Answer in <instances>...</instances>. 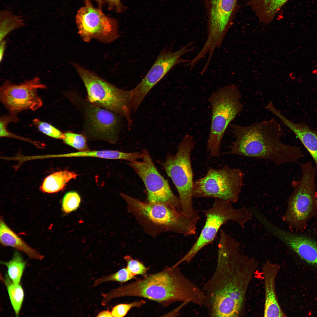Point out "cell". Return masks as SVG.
I'll list each match as a JSON object with an SVG mask.
<instances>
[{"label": "cell", "mask_w": 317, "mask_h": 317, "mask_svg": "<svg viewBox=\"0 0 317 317\" xmlns=\"http://www.w3.org/2000/svg\"><path fill=\"white\" fill-rule=\"evenodd\" d=\"M0 241L5 246L10 247L22 252L30 258L42 260L44 256L28 245L6 224L2 218L0 220Z\"/></svg>", "instance_id": "cell-20"}, {"label": "cell", "mask_w": 317, "mask_h": 317, "mask_svg": "<svg viewBox=\"0 0 317 317\" xmlns=\"http://www.w3.org/2000/svg\"><path fill=\"white\" fill-rule=\"evenodd\" d=\"M244 173L240 169L225 165L221 168L209 167L206 175L194 181L193 198H210L236 202L242 186Z\"/></svg>", "instance_id": "cell-10"}, {"label": "cell", "mask_w": 317, "mask_h": 317, "mask_svg": "<svg viewBox=\"0 0 317 317\" xmlns=\"http://www.w3.org/2000/svg\"><path fill=\"white\" fill-rule=\"evenodd\" d=\"M107 5L109 10H114L118 13L124 11L127 8L122 3L120 0H103Z\"/></svg>", "instance_id": "cell-33"}, {"label": "cell", "mask_w": 317, "mask_h": 317, "mask_svg": "<svg viewBox=\"0 0 317 317\" xmlns=\"http://www.w3.org/2000/svg\"><path fill=\"white\" fill-rule=\"evenodd\" d=\"M279 269V265L269 261L264 263L262 266L265 292L264 317L286 316L280 306L276 294L275 280Z\"/></svg>", "instance_id": "cell-18"}, {"label": "cell", "mask_w": 317, "mask_h": 317, "mask_svg": "<svg viewBox=\"0 0 317 317\" xmlns=\"http://www.w3.org/2000/svg\"><path fill=\"white\" fill-rule=\"evenodd\" d=\"M230 130L235 139L228 154L269 160L275 166L297 163L304 156L300 147L281 141L284 133L280 124L274 119L247 126L232 124Z\"/></svg>", "instance_id": "cell-3"}, {"label": "cell", "mask_w": 317, "mask_h": 317, "mask_svg": "<svg viewBox=\"0 0 317 317\" xmlns=\"http://www.w3.org/2000/svg\"><path fill=\"white\" fill-rule=\"evenodd\" d=\"M97 317H112L111 311L108 310L103 311L100 313L97 316Z\"/></svg>", "instance_id": "cell-35"}, {"label": "cell", "mask_w": 317, "mask_h": 317, "mask_svg": "<svg viewBox=\"0 0 317 317\" xmlns=\"http://www.w3.org/2000/svg\"><path fill=\"white\" fill-rule=\"evenodd\" d=\"M146 301L143 300L136 301L128 303H122L112 308L111 311L112 317H122L127 315L129 311L134 307L138 308L144 304Z\"/></svg>", "instance_id": "cell-31"}, {"label": "cell", "mask_w": 317, "mask_h": 317, "mask_svg": "<svg viewBox=\"0 0 317 317\" xmlns=\"http://www.w3.org/2000/svg\"><path fill=\"white\" fill-rule=\"evenodd\" d=\"M289 0H249L246 5L254 12L259 21L267 25Z\"/></svg>", "instance_id": "cell-21"}, {"label": "cell", "mask_w": 317, "mask_h": 317, "mask_svg": "<svg viewBox=\"0 0 317 317\" xmlns=\"http://www.w3.org/2000/svg\"><path fill=\"white\" fill-rule=\"evenodd\" d=\"M73 65L86 88L91 103L112 111L125 118L129 128L132 125L130 91L120 89L79 65Z\"/></svg>", "instance_id": "cell-8"}, {"label": "cell", "mask_w": 317, "mask_h": 317, "mask_svg": "<svg viewBox=\"0 0 317 317\" xmlns=\"http://www.w3.org/2000/svg\"><path fill=\"white\" fill-rule=\"evenodd\" d=\"M120 195L128 211L151 236L167 232L185 235L195 234L197 222L177 209L162 203L142 202L123 193Z\"/></svg>", "instance_id": "cell-4"}, {"label": "cell", "mask_w": 317, "mask_h": 317, "mask_svg": "<svg viewBox=\"0 0 317 317\" xmlns=\"http://www.w3.org/2000/svg\"><path fill=\"white\" fill-rule=\"evenodd\" d=\"M75 20L78 33L86 42L95 38L109 43L119 37L116 20L106 16L102 9L94 7L92 3L80 8Z\"/></svg>", "instance_id": "cell-12"}, {"label": "cell", "mask_w": 317, "mask_h": 317, "mask_svg": "<svg viewBox=\"0 0 317 317\" xmlns=\"http://www.w3.org/2000/svg\"><path fill=\"white\" fill-rule=\"evenodd\" d=\"M80 100L82 103L84 118V135L91 139L115 143L118 139L122 117L112 111L92 104L87 100L82 99Z\"/></svg>", "instance_id": "cell-14"}, {"label": "cell", "mask_w": 317, "mask_h": 317, "mask_svg": "<svg viewBox=\"0 0 317 317\" xmlns=\"http://www.w3.org/2000/svg\"><path fill=\"white\" fill-rule=\"evenodd\" d=\"M33 123L40 131L47 136L58 139H63V133L50 124L38 118L33 119Z\"/></svg>", "instance_id": "cell-29"}, {"label": "cell", "mask_w": 317, "mask_h": 317, "mask_svg": "<svg viewBox=\"0 0 317 317\" xmlns=\"http://www.w3.org/2000/svg\"><path fill=\"white\" fill-rule=\"evenodd\" d=\"M141 161L128 164L141 179L146 188L148 202L162 203L181 211L179 198L171 190L168 182L159 173L148 151L144 150Z\"/></svg>", "instance_id": "cell-11"}, {"label": "cell", "mask_w": 317, "mask_h": 317, "mask_svg": "<svg viewBox=\"0 0 317 317\" xmlns=\"http://www.w3.org/2000/svg\"><path fill=\"white\" fill-rule=\"evenodd\" d=\"M202 74H202L201 75H202Z\"/></svg>", "instance_id": "cell-37"}, {"label": "cell", "mask_w": 317, "mask_h": 317, "mask_svg": "<svg viewBox=\"0 0 317 317\" xmlns=\"http://www.w3.org/2000/svg\"><path fill=\"white\" fill-rule=\"evenodd\" d=\"M25 25L24 21L20 16L13 14L8 10L0 13V41L10 32Z\"/></svg>", "instance_id": "cell-24"}, {"label": "cell", "mask_w": 317, "mask_h": 317, "mask_svg": "<svg viewBox=\"0 0 317 317\" xmlns=\"http://www.w3.org/2000/svg\"><path fill=\"white\" fill-rule=\"evenodd\" d=\"M192 44V42L188 43L175 51L165 49L162 50L145 77L130 90L134 112L136 111L150 91L172 68L179 64L189 62L181 57L193 49V47H191Z\"/></svg>", "instance_id": "cell-15"}, {"label": "cell", "mask_w": 317, "mask_h": 317, "mask_svg": "<svg viewBox=\"0 0 317 317\" xmlns=\"http://www.w3.org/2000/svg\"><path fill=\"white\" fill-rule=\"evenodd\" d=\"M195 144L192 135H186L178 145L176 153L167 155L162 165L177 189L181 212L197 222L200 216L193 205L194 181L191 161Z\"/></svg>", "instance_id": "cell-6"}, {"label": "cell", "mask_w": 317, "mask_h": 317, "mask_svg": "<svg viewBox=\"0 0 317 317\" xmlns=\"http://www.w3.org/2000/svg\"><path fill=\"white\" fill-rule=\"evenodd\" d=\"M274 114L299 139L313 158L317 171V132L311 129L304 123L292 122L278 109L274 110Z\"/></svg>", "instance_id": "cell-19"}, {"label": "cell", "mask_w": 317, "mask_h": 317, "mask_svg": "<svg viewBox=\"0 0 317 317\" xmlns=\"http://www.w3.org/2000/svg\"><path fill=\"white\" fill-rule=\"evenodd\" d=\"M203 212L206 220L199 236L184 256L176 263V265L183 262H190L200 250L213 241L221 226L227 222L233 221L244 228L253 215L250 210L245 207L235 208L232 203L218 199H215L212 206Z\"/></svg>", "instance_id": "cell-9"}, {"label": "cell", "mask_w": 317, "mask_h": 317, "mask_svg": "<svg viewBox=\"0 0 317 317\" xmlns=\"http://www.w3.org/2000/svg\"><path fill=\"white\" fill-rule=\"evenodd\" d=\"M85 4H87L91 3L90 0H83ZM97 3L98 8L102 9V6L104 2L103 0H95Z\"/></svg>", "instance_id": "cell-36"}, {"label": "cell", "mask_w": 317, "mask_h": 317, "mask_svg": "<svg viewBox=\"0 0 317 317\" xmlns=\"http://www.w3.org/2000/svg\"><path fill=\"white\" fill-rule=\"evenodd\" d=\"M141 152H125L113 150H88L60 154L61 157H92L110 159H122L129 162L137 160L142 157Z\"/></svg>", "instance_id": "cell-22"}, {"label": "cell", "mask_w": 317, "mask_h": 317, "mask_svg": "<svg viewBox=\"0 0 317 317\" xmlns=\"http://www.w3.org/2000/svg\"><path fill=\"white\" fill-rule=\"evenodd\" d=\"M269 232L278 238L301 259L317 269V241L297 232H291L273 225Z\"/></svg>", "instance_id": "cell-17"}, {"label": "cell", "mask_w": 317, "mask_h": 317, "mask_svg": "<svg viewBox=\"0 0 317 317\" xmlns=\"http://www.w3.org/2000/svg\"><path fill=\"white\" fill-rule=\"evenodd\" d=\"M105 303L112 299L125 296L144 298L164 307L181 302L203 306L205 299L202 289L182 272L178 266L166 267L162 271L145 276L102 294Z\"/></svg>", "instance_id": "cell-2"}, {"label": "cell", "mask_w": 317, "mask_h": 317, "mask_svg": "<svg viewBox=\"0 0 317 317\" xmlns=\"http://www.w3.org/2000/svg\"><path fill=\"white\" fill-rule=\"evenodd\" d=\"M240 246L225 238L220 239L215 271L202 290L203 306L212 317H236L242 309L245 295L256 263L241 254Z\"/></svg>", "instance_id": "cell-1"}, {"label": "cell", "mask_w": 317, "mask_h": 317, "mask_svg": "<svg viewBox=\"0 0 317 317\" xmlns=\"http://www.w3.org/2000/svg\"><path fill=\"white\" fill-rule=\"evenodd\" d=\"M241 96L237 86L232 84L213 92L208 98L211 117L207 147L212 157L220 156V146L225 131L243 109Z\"/></svg>", "instance_id": "cell-7"}, {"label": "cell", "mask_w": 317, "mask_h": 317, "mask_svg": "<svg viewBox=\"0 0 317 317\" xmlns=\"http://www.w3.org/2000/svg\"><path fill=\"white\" fill-rule=\"evenodd\" d=\"M46 88L38 77L18 84L6 80L0 87V101L10 114L17 115L26 110L35 111L43 104L38 90Z\"/></svg>", "instance_id": "cell-16"}, {"label": "cell", "mask_w": 317, "mask_h": 317, "mask_svg": "<svg viewBox=\"0 0 317 317\" xmlns=\"http://www.w3.org/2000/svg\"><path fill=\"white\" fill-rule=\"evenodd\" d=\"M81 198L76 192L70 191L66 193L63 197L62 202V208L66 213H69L75 210L79 207Z\"/></svg>", "instance_id": "cell-30"}, {"label": "cell", "mask_w": 317, "mask_h": 317, "mask_svg": "<svg viewBox=\"0 0 317 317\" xmlns=\"http://www.w3.org/2000/svg\"><path fill=\"white\" fill-rule=\"evenodd\" d=\"M3 279L6 286L12 307L16 316H18L24 299L23 289L20 284H15L13 283L8 275Z\"/></svg>", "instance_id": "cell-26"}, {"label": "cell", "mask_w": 317, "mask_h": 317, "mask_svg": "<svg viewBox=\"0 0 317 317\" xmlns=\"http://www.w3.org/2000/svg\"><path fill=\"white\" fill-rule=\"evenodd\" d=\"M63 136L62 140L66 144L79 151L89 150L84 135L68 131L63 133Z\"/></svg>", "instance_id": "cell-27"}, {"label": "cell", "mask_w": 317, "mask_h": 317, "mask_svg": "<svg viewBox=\"0 0 317 317\" xmlns=\"http://www.w3.org/2000/svg\"><path fill=\"white\" fill-rule=\"evenodd\" d=\"M238 0H204L208 16V36L203 45L207 50L219 48L233 23Z\"/></svg>", "instance_id": "cell-13"}, {"label": "cell", "mask_w": 317, "mask_h": 317, "mask_svg": "<svg viewBox=\"0 0 317 317\" xmlns=\"http://www.w3.org/2000/svg\"><path fill=\"white\" fill-rule=\"evenodd\" d=\"M6 46V42L4 40L0 41V61L2 60Z\"/></svg>", "instance_id": "cell-34"}, {"label": "cell", "mask_w": 317, "mask_h": 317, "mask_svg": "<svg viewBox=\"0 0 317 317\" xmlns=\"http://www.w3.org/2000/svg\"><path fill=\"white\" fill-rule=\"evenodd\" d=\"M135 278L136 276L131 274L126 267L113 274L96 279L95 281L93 286L95 287L100 284L109 281L123 283Z\"/></svg>", "instance_id": "cell-28"}, {"label": "cell", "mask_w": 317, "mask_h": 317, "mask_svg": "<svg viewBox=\"0 0 317 317\" xmlns=\"http://www.w3.org/2000/svg\"><path fill=\"white\" fill-rule=\"evenodd\" d=\"M77 176L75 172L66 170L55 172L44 179L40 189L48 193L57 192L63 190L70 181L75 178Z\"/></svg>", "instance_id": "cell-23"}, {"label": "cell", "mask_w": 317, "mask_h": 317, "mask_svg": "<svg viewBox=\"0 0 317 317\" xmlns=\"http://www.w3.org/2000/svg\"><path fill=\"white\" fill-rule=\"evenodd\" d=\"M300 167L301 178L292 182L293 191L282 217L289 228L297 232L305 229L317 215L316 168L309 161L301 164Z\"/></svg>", "instance_id": "cell-5"}, {"label": "cell", "mask_w": 317, "mask_h": 317, "mask_svg": "<svg viewBox=\"0 0 317 317\" xmlns=\"http://www.w3.org/2000/svg\"><path fill=\"white\" fill-rule=\"evenodd\" d=\"M124 258L127 262V269L134 276L144 275L149 270V268L146 267L143 263L133 259L129 255L126 256Z\"/></svg>", "instance_id": "cell-32"}, {"label": "cell", "mask_w": 317, "mask_h": 317, "mask_svg": "<svg viewBox=\"0 0 317 317\" xmlns=\"http://www.w3.org/2000/svg\"><path fill=\"white\" fill-rule=\"evenodd\" d=\"M1 263L7 267V275L11 281L15 284H20L26 265V262L20 253L15 252L11 260L1 261Z\"/></svg>", "instance_id": "cell-25"}]
</instances>
